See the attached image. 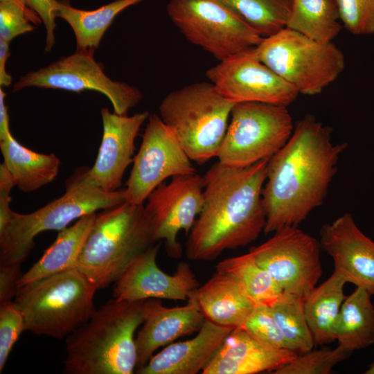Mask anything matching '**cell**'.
Masks as SVG:
<instances>
[{"label":"cell","mask_w":374,"mask_h":374,"mask_svg":"<svg viewBox=\"0 0 374 374\" xmlns=\"http://www.w3.org/2000/svg\"><path fill=\"white\" fill-rule=\"evenodd\" d=\"M331 129L306 115L267 165L262 190L266 234L297 226L320 206L337 171L347 143L334 144Z\"/></svg>","instance_id":"cell-1"},{"label":"cell","mask_w":374,"mask_h":374,"mask_svg":"<svg viewBox=\"0 0 374 374\" xmlns=\"http://www.w3.org/2000/svg\"><path fill=\"white\" fill-rule=\"evenodd\" d=\"M267 162L235 168L217 161L206 171L203 206L186 242L189 260L212 261L225 250L253 242L264 231Z\"/></svg>","instance_id":"cell-2"},{"label":"cell","mask_w":374,"mask_h":374,"mask_svg":"<svg viewBox=\"0 0 374 374\" xmlns=\"http://www.w3.org/2000/svg\"><path fill=\"white\" fill-rule=\"evenodd\" d=\"M112 299L66 337V374H132L137 354L134 338L143 323V303Z\"/></svg>","instance_id":"cell-3"},{"label":"cell","mask_w":374,"mask_h":374,"mask_svg":"<svg viewBox=\"0 0 374 374\" xmlns=\"http://www.w3.org/2000/svg\"><path fill=\"white\" fill-rule=\"evenodd\" d=\"M156 242L145 205L125 202L96 213L77 269L98 290L106 288Z\"/></svg>","instance_id":"cell-4"},{"label":"cell","mask_w":374,"mask_h":374,"mask_svg":"<svg viewBox=\"0 0 374 374\" xmlns=\"http://www.w3.org/2000/svg\"><path fill=\"white\" fill-rule=\"evenodd\" d=\"M67 184L62 197L28 214L12 210L0 223V264L21 263L43 231H60L85 215L125 202V188L106 192L87 181L83 170Z\"/></svg>","instance_id":"cell-5"},{"label":"cell","mask_w":374,"mask_h":374,"mask_svg":"<svg viewBox=\"0 0 374 374\" xmlns=\"http://www.w3.org/2000/svg\"><path fill=\"white\" fill-rule=\"evenodd\" d=\"M97 290L75 268L19 287L13 301L23 315L25 330L62 339L89 320Z\"/></svg>","instance_id":"cell-6"},{"label":"cell","mask_w":374,"mask_h":374,"mask_svg":"<svg viewBox=\"0 0 374 374\" xmlns=\"http://www.w3.org/2000/svg\"><path fill=\"white\" fill-rule=\"evenodd\" d=\"M234 105L211 82H199L169 93L159 112L190 160L203 165L217 157Z\"/></svg>","instance_id":"cell-7"},{"label":"cell","mask_w":374,"mask_h":374,"mask_svg":"<svg viewBox=\"0 0 374 374\" xmlns=\"http://www.w3.org/2000/svg\"><path fill=\"white\" fill-rule=\"evenodd\" d=\"M258 58L302 94L316 95L345 67L342 51L285 27L254 47Z\"/></svg>","instance_id":"cell-8"},{"label":"cell","mask_w":374,"mask_h":374,"mask_svg":"<svg viewBox=\"0 0 374 374\" xmlns=\"http://www.w3.org/2000/svg\"><path fill=\"white\" fill-rule=\"evenodd\" d=\"M294 128L286 106L235 103L217 157L218 161L230 167L244 168L269 159L287 143Z\"/></svg>","instance_id":"cell-9"},{"label":"cell","mask_w":374,"mask_h":374,"mask_svg":"<svg viewBox=\"0 0 374 374\" xmlns=\"http://www.w3.org/2000/svg\"><path fill=\"white\" fill-rule=\"evenodd\" d=\"M166 10L188 42L219 62L256 47L263 38L220 0H169Z\"/></svg>","instance_id":"cell-10"},{"label":"cell","mask_w":374,"mask_h":374,"mask_svg":"<svg viewBox=\"0 0 374 374\" xmlns=\"http://www.w3.org/2000/svg\"><path fill=\"white\" fill-rule=\"evenodd\" d=\"M93 52L77 49L69 56L29 72L15 82L12 92L31 87L76 93L95 91L110 100L115 113L127 115L128 110L143 98L142 92L132 85L107 76L103 65L93 58Z\"/></svg>","instance_id":"cell-11"},{"label":"cell","mask_w":374,"mask_h":374,"mask_svg":"<svg viewBox=\"0 0 374 374\" xmlns=\"http://www.w3.org/2000/svg\"><path fill=\"white\" fill-rule=\"evenodd\" d=\"M320 243L297 226H285L249 253L283 289L305 299L322 275Z\"/></svg>","instance_id":"cell-12"},{"label":"cell","mask_w":374,"mask_h":374,"mask_svg":"<svg viewBox=\"0 0 374 374\" xmlns=\"http://www.w3.org/2000/svg\"><path fill=\"white\" fill-rule=\"evenodd\" d=\"M173 130L150 115L125 188V202L141 204L168 177L196 173Z\"/></svg>","instance_id":"cell-13"},{"label":"cell","mask_w":374,"mask_h":374,"mask_svg":"<svg viewBox=\"0 0 374 374\" xmlns=\"http://www.w3.org/2000/svg\"><path fill=\"white\" fill-rule=\"evenodd\" d=\"M220 94L234 103L257 102L287 107L299 93L256 56L254 47L234 55L206 72Z\"/></svg>","instance_id":"cell-14"},{"label":"cell","mask_w":374,"mask_h":374,"mask_svg":"<svg viewBox=\"0 0 374 374\" xmlns=\"http://www.w3.org/2000/svg\"><path fill=\"white\" fill-rule=\"evenodd\" d=\"M204 177L196 173L172 177L163 182L148 197L145 208L148 213L155 240H164L168 255L181 256L177 240L181 230L188 235L203 206Z\"/></svg>","instance_id":"cell-15"},{"label":"cell","mask_w":374,"mask_h":374,"mask_svg":"<svg viewBox=\"0 0 374 374\" xmlns=\"http://www.w3.org/2000/svg\"><path fill=\"white\" fill-rule=\"evenodd\" d=\"M161 242L140 254L115 282L113 297L136 301L148 299L188 301L199 287L189 264L180 262L172 274L157 264Z\"/></svg>","instance_id":"cell-16"},{"label":"cell","mask_w":374,"mask_h":374,"mask_svg":"<svg viewBox=\"0 0 374 374\" xmlns=\"http://www.w3.org/2000/svg\"><path fill=\"white\" fill-rule=\"evenodd\" d=\"M103 137L98 156L91 168L83 170L87 181L98 188L113 192L122 185L123 175L133 162L135 139L140 128L148 119V112L132 116L101 109Z\"/></svg>","instance_id":"cell-17"},{"label":"cell","mask_w":374,"mask_h":374,"mask_svg":"<svg viewBox=\"0 0 374 374\" xmlns=\"http://www.w3.org/2000/svg\"><path fill=\"white\" fill-rule=\"evenodd\" d=\"M320 245L332 258L335 269L346 281L374 296V241L346 213L319 231Z\"/></svg>","instance_id":"cell-18"},{"label":"cell","mask_w":374,"mask_h":374,"mask_svg":"<svg viewBox=\"0 0 374 374\" xmlns=\"http://www.w3.org/2000/svg\"><path fill=\"white\" fill-rule=\"evenodd\" d=\"M144 321L135 338L136 369L145 366L159 348L177 339L198 332L205 317L193 297L183 306L168 308L161 299H148L143 303Z\"/></svg>","instance_id":"cell-19"},{"label":"cell","mask_w":374,"mask_h":374,"mask_svg":"<svg viewBox=\"0 0 374 374\" xmlns=\"http://www.w3.org/2000/svg\"><path fill=\"white\" fill-rule=\"evenodd\" d=\"M295 352L269 346L242 327L234 328L226 337L203 374L271 373L294 359Z\"/></svg>","instance_id":"cell-20"},{"label":"cell","mask_w":374,"mask_h":374,"mask_svg":"<svg viewBox=\"0 0 374 374\" xmlns=\"http://www.w3.org/2000/svg\"><path fill=\"white\" fill-rule=\"evenodd\" d=\"M233 329L205 319L195 337L168 344L136 373L196 374L203 371Z\"/></svg>","instance_id":"cell-21"},{"label":"cell","mask_w":374,"mask_h":374,"mask_svg":"<svg viewBox=\"0 0 374 374\" xmlns=\"http://www.w3.org/2000/svg\"><path fill=\"white\" fill-rule=\"evenodd\" d=\"M192 297L205 319L233 328L240 327L257 305L235 279L216 271Z\"/></svg>","instance_id":"cell-22"},{"label":"cell","mask_w":374,"mask_h":374,"mask_svg":"<svg viewBox=\"0 0 374 374\" xmlns=\"http://www.w3.org/2000/svg\"><path fill=\"white\" fill-rule=\"evenodd\" d=\"M96 212L82 216L72 226L59 231L54 242L39 260L22 274L17 289L28 283L77 268L80 253L93 225Z\"/></svg>","instance_id":"cell-23"},{"label":"cell","mask_w":374,"mask_h":374,"mask_svg":"<svg viewBox=\"0 0 374 374\" xmlns=\"http://www.w3.org/2000/svg\"><path fill=\"white\" fill-rule=\"evenodd\" d=\"M0 149L15 186L23 193L43 187L58 174L61 162L55 154L34 152L19 143L12 134L0 141Z\"/></svg>","instance_id":"cell-24"},{"label":"cell","mask_w":374,"mask_h":374,"mask_svg":"<svg viewBox=\"0 0 374 374\" xmlns=\"http://www.w3.org/2000/svg\"><path fill=\"white\" fill-rule=\"evenodd\" d=\"M346 280L334 271L304 299V312L314 345L330 344L335 339V328L341 305Z\"/></svg>","instance_id":"cell-25"},{"label":"cell","mask_w":374,"mask_h":374,"mask_svg":"<svg viewBox=\"0 0 374 374\" xmlns=\"http://www.w3.org/2000/svg\"><path fill=\"white\" fill-rule=\"evenodd\" d=\"M372 295L362 287L346 296L335 328L339 346L352 353L374 344V305Z\"/></svg>","instance_id":"cell-26"},{"label":"cell","mask_w":374,"mask_h":374,"mask_svg":"<svg viewBox=\"0 0 374 374\" xmlns=\"http://www.w3.org/2000/svg\"><path fill=\"white\" fill-rule=\"evenodd\" d=\"M143 0H116L93 10L72 7L65 0L60 1L57 17L64 19L71 27L78 50L95 51L105 31L123 10Z\"/></svg>","instance_id":"cell-27"},{"label":"cell","mask_w":374,"mask_h":374,"mask_svg":"<svg viewBox=\"0 0 374 374\" xmlns=\"http://www.w3.org/2000/svg\"><path fill=\"white\" fill-rule=\"evenodd\" d=\"M342 25L335 0H292L286 28L321 43H330Z\"/></svg>","instance_id":"cell-28"},{"label":"cell","mask_w":374,"mask_h":374,"mask_svg":"<svg viewBox=\"0 0 374 374\" xmlns=\"http://www.w3.org/2000/svg\"><path fill=\"white\" fill-rule=\"evenodd\" d=\"M215 271L235 279L257 305L270 307L283 292L249 252L222 260L216 265Z\"/></svg>","instance_id":"cell-29"},{"label":"cell","mask_w":374,"mask_h":374,"mask_svg":"<svg viewBox=\"0 0 374 374\" xmlns=\"http://www.w3.org/2000/svg\"><path fill=\"white\" fill-rule=\"evenodd\" d=\"M269 308L289 350L299 355L313 349L315 345L305 317L303 297L283 292Z\"/></svg>","instance_id":"cell-30"},{"label":"cell","mask_w":374,"mask_h":374,"mask_svg":"<svg viewBox=\"0 0 374 374\" xmlns=\"http://www.w3.org/2000/svg\"><path fill=\"white\" fill-rule=\"evenodd\" d=\"M262 37L286 26L292 0H220Z\"/></svg>","instance_id":"cell-31"},{"label":"cell","mask_w":374,"mask_h":374,"mask_svg":"<svg viewBox=\"0 0 374 374\" xmlns=\"http://www.w3.org/2000/svg\"><path fill=\"white\" fill-rule=\"evenodd\" d=\"M351 353L340 346L311 350L296 357L274 374H328L338 363L344 360Z\"/></svg>","instance_id":"cell-32"},{"label":"cell","mask_w":374,"mask_h":374,"mask_svg":"<svg viewBox=\"0 0 374 374\" xmlns=\"http://www.w3.org/2000/svg\"><path fill=\"white\" fill-rule=\"evenodd\" d=\"M42 20L21 0L0 1V39L10 42L16 37L31 32Z\"/></svg>","instance_id":"cell-33"},{"label":"cell","mask_w":374,"mask_h":374,"mask_svg":"<svg viewBox=\"0 0 374 374\" xmlns=\"http://www.w3.org/2000/svg\"><path fill=\"white\" fill-rule=\"evenodd\" d=\"M341 23L354 35L374 33V0H335Z\"/></svg>","instance_id":"cell-34"},{"label":"cell","mask_w":374,"mask_h":374,"mask_svg":"<svg viewBox=\"0 0 374 374\" xmlns=\"http://www.w3.org/2000/svg\"><path fill=\"white\" fill-rule=\"evenodd\" d=\"M240 327L269 346L288 349L284 335L269 306L256 305Z\"/></svg>","instance_id":"cell-35"},{"label":"cell","mask_w":374,"mask_h":374,"mask_svg":"<svg viewBox=\"0 0 374 374\" xmlns=\"http://www.w3.org/2000/svg\"><path fill=\"white\" fill-rule=\"evenodd\" d=\"M25 330L23 315L13 301L0 303V372L10 353Z\"/></svg>","instance_id":"cell-36"},{"label":"cell","mask_w":374,"mask_h":374,"mask_svg":"<svg viewBox=\"0 0 374 374\" xmlns=\"http://www.w3.org/2000/svg\"><path fill=\"white\" fill-rule=\"evenodd\" d=\"M41 19L46 28V46L44 51L48 53L55 44V28L57 10L60 6L57 0H21Z\"/></svg>","instance_id":"cell-37"},{"label":"cell","mask_w":374,"mask_h":374,"mask_svg":"<svg viewBox=\"0 0 374 374\" xmlns=\"http://www.w3.org/2000/svg\"><path fill=\"white\" fill-rule=\"evenodd\" d=\"M21 263L0 264V303L12 301L22 276Z\"/></svg>","instance_id":"cell-38"},{"label":"cell","mask_w":374,"mask_h":374,"mask_svg":"<svg viewBox=\"0 0 374 374\" xmlns=\"http://www.w3.org/2000/svg\"><path fill=\"white\" fill-rule=\"evenodd\" d=\"M10 42L0 39V87H8L12 83V76L6 71V64L10 55Z\"/></svg>","instance_id":"cell-39"},{"label":"cell","mask_w":374,"mask_h":374,"mask_svg":"<svg viewBox=\"0 0 374 374\" xmlns=\"http://www.w3.org/2000/svg\"><path fill=\"white\" fill-rule=\"evenodd\" d=\"M6 93L0 87V141L11 134L9 125L8 107L5 105Z\"/></svg>","instance_id":"cell-40"},{"label":"cell","mask_w":374,"mask_h":374,"mask_svg":"<svg viewBox=\"0 0 374 374\" xmlns=\"http://www.w3.org/2000/svg\"><path fill=\"white\" fill-rule=\"evenodd\" d=\"M365 374H374V362L371 363L364 372Z\"/></svg>","instance_id":"cell-41"},{"label":"cell","mask_w":374,"mask_h":374,"mask_svg":"<svg viewBox=\"0 0 374 374\" xmlns=\"http://www.w3.org/2000/svg\"><path fill=\"white\" fill-rule=\"evenodd\" d=\"M12 1V0H0V1Z\"/></svg>","instance_id":"cell-42"}]
</instances>
